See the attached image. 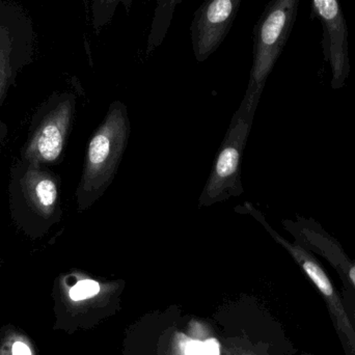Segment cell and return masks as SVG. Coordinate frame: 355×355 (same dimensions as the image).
<instances>
[{
    "instance_id": "6da1fadb",
    "label": "cell",
    "mask_w": 355,
    "mask_h": 355,
    "mask_svg": "<svg viewBox=\"0 0 355 355\" xmlns=\"http://www.w3.org/2000/svg\"><path fill=\"white\" fill-rule=\"evenodd\" d=\"M62 180L48 166L20 158L10 171L8 186L10 218L31 239L45 237L62 217Z\"/></svg>"
},
{
    "instance_id": "7a4b0ae2",
    "label": "cell",
    "mask_w": 355,
    "mask_h": 355,
    "mask_svg": "<svg viewBox=\"0 0 355 355\" xmlns=\"http://www.w3.org/2000/svg\"><path fill=\"white\" fill-rule=\"evenodd\" d=\"M130 129L126 105L121 101L110 104L85 152L83 175L76 189L79 213L89 210L114 181L128 145Z\"/></svg>"
},
{
    "instance_id": "3957f363",
    "label": "cell",
    "mask_w": 355,
    "mask_h": 355,
    "mask_svg": "<svg viewBox=\"0 0 355 355\" xmlns=\"http://www.w3.org/2000/svg\"><path fill=\"white\" fill-rule=\"evenodd\" d=\"M259 102L244 96L234 114L221 144L208 181L198 200V207H210L244 192L241 183V162L252 131Z\"/></svg>"
},
{
    "instance_id": "277c9868",
    "label": "cell",
    "mask_w": 355,
    "mask_h": 355,
    "mask_svg": "<svg viewBox=\"0 0 355 355\" xmlns=\"http://www.w3.org/2000/svg\"><path fill=\"white\" fill-rule=\"evenodd\" d=\"M76 96L55 92L35 110L20 159L49 166L60 164L74 122Z\"/></svg>"
},
{
    "instance_id": "5b68a950",
    "label": "cell",
    "mask_w": 355,
    "mask_h": 355,
    "mask_svg": "<svg viewBox=\"0 0 355 355\" xmlns=\"http://www.w3.org/2000/svg\"><path fill=\"white\" fill-rule=\"evenodd\" d=\"M236 212L248 214L254 217L258 223L264 227L267 233L285 248L288 254L292 257L296 264L302 269L309 281L315 289L318 291L327 306V312L331 317V323L336 334L339 338L342 349L345 355H355V329L352 318L348 314L341 292L336 288L335 284L329 277L318 259L310 250L300 245L297 242H290L289 240L279 235L266 221L264 215L257 210L254 206L246 202L243 206L236 207Z\"/></svg>"
},
{
    "instance_id": "8992f818",
    "label": "cell",
    "mask_w": 355,
    "mask_h": 355,
    "mask_svg": "<svg viewBox=\"0 0 355 355\" xmlns=\"http://www.w3.org/2000/svg\"><path fill=\"white\" fill-rule=\"evenodd\" d=\"M37 41L27 10L14 0H0V112L18 75L33 62ZM8 137V125L0 116V145Z\"/></svg>"
},
{
    "instance_id": "52a82bcc",
    "label": "cell",
    "mask_w": 355,
    "mask_h": 355,
    "mask_svg": "<svg viewBox=\"0 0 355 355\" xmlns=\"http://www.w3.org/2000/svg\"><path fill=\"white\" fill-rule=\"evenodd\" d=\"M300 0H271L254 31V55L246 97L260 102L267 78L279 60L297 16Z\"/></svg>"
},
{
    "instance_id": "ba28073f",
    "label": "cell",
    "mask_w": 355,
    "mask_h": 355,
    "mask_svg": "<svg viewBox=\"0 0 355 355\" xmlns=\"http://www.w3.org/2000/svg\"><path fill=\"white\" fill-rule=\"evenodd\" d=\"M282 225L293 236L294 241L324 259L335 269L343 287L355 292V256L350 258L342 244L318 221L297 215L294 219H284Z\"/></svg>"
},
{
    "instance_id": "9c48e42d",
    "label": "cell",
    "mask_w": 355,
    "mask_h": 355,
    "mask_svg": "<svg viewBox=\"0 0 355 355\" xmlns=\"http://www.w3.org/2000/svg\"><path fill=\"white\" fill-rule=\"evenodd\" d=\"M242 0H206L194 12L190 37L198 62L210 58L225 41Z\"/></svg>"
},
{
    "instance_id": "30bf717a",
    "label": "cell",
    "mask_w": 355,
    "mask_h": 355,
    "mask_svg": "<svg viewBox=\"0 0 355 355\" xmlns=\"http://www.w3.org/2000/svg\"><path fill=\"white\" fill-rule=\"evenodd\" d=\"M324 31L325 54L331 71V87L340 89L350 74L348 29L339 0H313Z\"/></svg>"
},
{
    "instance_id": "8fae6325",
    "label": "cell",
    "mask_w": 355,
    "mask_h": 355,
    "mask_svg": "<svg viewBox=\"0 0 355 355\" xmlns=\"http://www.w3.org/2000/svg\"><path fill=\"white\" fill-rule=\"evenodd\" d=\"M183 0H156L151 29L147 41V53L155 51L166 39L178 6Z\"/></svg>"
},
{
    "instance_id": "7c38bea8",
    "label": "cell",
    "mask_w": 355,
    "mask_h": 355,
    "mask_svg": "<svg viewBox=\"0 0 355 355\" xmlns=\"http://www.w3.org/2000/svg\"><path fill=\"white\" fill-rule=\"evenodd\" d=\"M135 0H85L92 26L97 35L114 19L116 10L129 12Z\"/></svg>"
},
{
    "instance_id": "4fadbf2b",
    "label": "cell",
    "mask_w": 355,
    "mask_h": 355,
    "mask_svg": "<svg viewBox=\"0 0 355 355\" xmlns=\"http://www.w3.org/2000/svg\"><path fill=\"white\" fill-rule=\"evenodd\" d=\"M101 291V285L95 279H79L69 289V297L73 302H81L98 295Z\"/></svg>"
},
{
    "instance_id": "5bb4252c",
    "label": "cell",
    "mask_w": 355,
    "mask_h": 355,
    "mask_svg": "<svg viewBox=\"0 0 355 355\" xmlns=\"http://www.w3.org/2000/svg\"><path fill=\"white\" fill-rule=\"evenodd\" d=\"M341 294L343 296L346 309H347L348 314L352 318L355 329V292L349 288L343 287L341 290Z\"/></svg>"
},
{
    "instance_id": "9a60e30c",
    "label": "cell",
    "mask_w": 355,
    "mask_h": 355,
    "mask_svg": "<svg viewBox=\"0 0 355 355\" xmlns=\"http://www.w3.org/2000/svg\"><path fill=\"white\" fill-rule=\"evenodd\" d=\"M12 355H33L31 348L24 342L16 341L12 345Z\"/></svg>"
},
{
    "instance_id": "2e32d148",
    "label": "cell",
    "mask_w": 355,
    "mask_h": 355,
    "mask_svg": "<svg viewBox=\"0 0 355 355\" xmlns=\"http://www.w3.org/2000/svg\"><path fill=\"white\" fill-rule=\"evenodd\" d=\"M302 355H317L314 354H302Z\"/></svg>"
},
{
    "instance_id": "e0dca14e",
    "label": "cell",
    "mask_w": 355,
    "mask_h": 355,
    "mask_svg": "<svg viewBox=\"0 0 355 355\" xmlns=\"http://www.w3.org/2000/svg\"><path fill=\"white\" fill-rule=\"evenodd\" d=\"M0 261H1V259H0Z\"/></svg>"
}]
</instances>
